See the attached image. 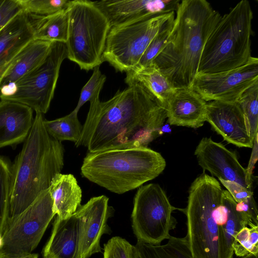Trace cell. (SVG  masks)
<instances>
[{"mask_svg":"<svg viewBox=\"0 0 258 258\" xmlns=\"http://www.w3.org/2000/svg\"><path fill=\"white\" fill-rule=\"evenodd\" d=\"M22 12L17 0H0V31Z\"/></svg>","mask_w":258,"mask_h":258,"instance_id":"e575fe53","label":"cell"},{"mask_svg":"<svg viewBox=\"0 0 258 258\" xmlns=\"http://www.w3.org/2000/svg\"><path fill=\"white\" fill-rule=\"evenodd\" d=\"M238 258H258V256L252 254H248L245 256L238 257Z\"/></svg>","mask_w":258,"mask_h":258,"instance_id":"f35d334b","label":"cell"},{"mask_svg":"<svg viewBox=\"0 0 258 258\" xmlns=\"http://www.w3.org/2000/svg\"><path fill=\"white\" fill-rule=\"evenodd\" d=\"M42 113L36 112L22 149L12 164L8 222L19 216L49 189L53 178L63 168V146L48 134Z\"/></svg>","mask_w":258,"mask_h":258,"instance_id":"277c9868","label":"cell"},{"mask_svg":"<svg viewBox=\"0 0 258 258\" xmlns=\"http://www.w3.org/2000/svg\"><path fill=\"white\" fill-rule=\"evenodd\" d=\"M38 254L37 253H31L29 255H27L25 256L18 257H13V258H38ZM0 258H5V257H0Z\"/></svg>","mask_w":258,"mask_h":258,"instance_id":"74e56055","label":"cell"},{"mask_svg":"<svg viewBox=\"0 0 258 258\" xmlns=\"http://www.w3.org/2000/svg\"><path fill=\"white\" fill-rule=\"evenodd\" d=\"M28 16L33 28V39L66 43L69 31L68 8L49 16Z\"/></svg>","mask_w":258,"mask_h":258,"instance_id":"cb8c5ba5","label":"cell"},{"mask_svg":"<svg viewBox=\"0 0 258 258\" xmlns=\"http://www.w3.org/2000/svg\"><path fill=\"white\" fill-rule=\"evenodd\" d=\"M207 102L192 89H175L166 107L170 125L198 128L206 121Z\"/></svg>","mask_w":258,"mask_h":258,"instance_id":"e0dca14e","label":"cell"},{"mask_svg":"<svg viewBox=\"0 0 258 258\" xmlns=\"http://www.w3.org/2000/svg\"><path fill=\"white\" fill-rule=\"evenodd\" d=\"M10 66L9 68H8L6 70H5V71L0 73V82H1V80L2 79V78H3V77L5 76V75L7 72V71H8V69L10 68Z\"/></svg>","mask_w":258,"mask_h":258,"instance_id":"ab89813d","label":"cell"},{"mask_svg":"<svg viewBox=\"0 0 258 258\" xmlns=\"http://www.w3.org/2000/svg\"><path fill=\"white\" fill-rule=\"evenodd\" d=\"M22 10L29 15L49 16L68 8V0H17Z\"/></svg>","mask_w":258,"mask_h":258,"instance_id":"f546056e","label":"cell"},{"mask_svg":"<svg viewBox=\"0 0 258 258\" xmlns=\"http://www.w3.org/2000/svg\"><path fill=\"white\" fill-rule=\"evenodd\" d=\"M49 191L53 211L59 218L70 217L81 205L82 190L72 174H58L53 178Z\"/></svg>","mask_w":258,"mask_h":258,"instance_id":"44dd1931","label":"cell"},{"mask_svg":"<svg viewBox=\"0 0 258 258\" xmlns=\"http://www.w3.org/2000/svg\"><path fill=\"white\" fill-rule=\"evenodd\" d=\"M219 180L236 203L244 201L253 196L252 190L248 189L237 182L222 179Z\"/></svg>","mask_w":258,"mask_h":258,"instance_id":"d590c367","label":"cell"},{"mask_svg":"<svg viewBox=\"0 0 258 258\" xmlns=\"http://www.w3.org/2000/svg\"><path fill=\"white\" fill-rule=\"evenodd\" d=\"M257 98L258 81L246 90L237 101L243 113L247 133L252 142L258 134Z\"/></svg>","mask_w":258,"mask_h":258,"instance_id":"4316f807","label":"cell"},{"mask_svg":"<svg viewBox=\"0 0 258 258\" xmlns=\"http://www.w3.org/2000/svg\"><path fill=\"white\" fill-rule=\"evenodd\" d=\"M173 23V22L156 35L148 45L138 64L134 69L145 68L153 64L154 59L167 42Z\"/></svg>","mask_w":258,"mask_h":258,"instance_id":"4dcf8cb0","label":"cell"},{"mask_svg":"<svg viewBox=\"0 0 258 258\" xmlns=\"http://www.w3.org/2000/svg\"><path fill=\"white\" fill-rule=\"evenodd\" d=\"M33 28L23 11L0 31V73L6 70L33 39Z\"/></svg>","mask_w":258,"mask_h":258,"instance_id":"d6986e66","label":"cell"},{"mask_svg":"<svg viewBox=\"0 0 258 258\" xmlns=\"http://www.w3.org/2000/svg\"><path fill=\"white\" fill-rule=\"evenodd\" d=\"M236 210L241 214L248 227L258 226V211L253 196L244 201L236 203Z\"/></svg>","mask_w":258,"mask_h":258,"instance_id":"836d02e7","label":"cell"},{"mask_svg":"<svg viewBox=\"0 0 258 258\" xmlns=\"http://www.w3.org/2000/svg\"><path fill=\"white\" fill-rule=\"evenodd\" d=\"M90 108L75 146L88 152L145 147L160 135L166 110L142 86L128 85L106 101L99 95L90 101Z\"/></svg>","mask_w":258,"mask_h":258,"instance_id":"6da1fadb","label":"cell"},{"mask_svg":"<svg viewBox=\"0 0 258 258\" xmlns=\"http://www.w3.org/2000/svg\"><path fill=\"white\" fill-rule=\"evenodd\" d=\"M124 81L127 85L139 84L165 108L175 90L166 77L154 64L126 72Z\"/></svg>","mask_w":258,"mask_h":258,"instance_id":"603a6c76","label":"cell"},{"mask_svg":"<svg viewBox=\"0 0 258 258\" xmlns=\"http://www.w3.org/2000/svg\"><path fill=\"white\" fill-rule=\"evenodd\" d=\"M177 209L158 184L139 187L134 197L131 215L132 226L137 241L158 245L168 239L170 231L177 224L172 215Z\"/></svg>","mask_w":258,"mask_h":258,"instance_id":"9c48e42d","label":"cell"},{"mask_svg":"<svg viewBox=\"0 0 258 258\" xmlns=\"http://www.w3.org/2000/svg\"><path fill=\"white\" fill-rule=\"evenodd\" d=\"M232 248L238 257L248 254L258 256V226L240 229L234 236Z\"/></svg>","mask_w":258,"mask_h":258,"instance_id":"f1b7e54d","label":"cell"},{"mask_svg":"<svg viewBox=\"0 0 258 258\" xmlns=\"http://www.w3.org/2000/svg\"><path fill=\"white\" fill-rule=\"evenodd\" d=\"M222 16L206 0H182L155 65L175 89L190 88L206 42Z\"/></svg>","mask_w":258,"mask_h":258,"instance_id":"3957f363","label":"cell"},{"mask_svg":"<svg viewBox=\"0 0 258 258\" xmlns=\"http://www.w3.org/2000/svg\"><path fill=\"white\" fill-rule=\"evenodd\" d=\"M182 211L193 258H233L234 236L247 224L236 202L215 177L204 172L194 181Z\"/></svg>","mask_w":258,"mask_h":258,"instance_id":"7a4b0ae2","label":"cell"},{"mask_svg":"<svg viewBox=\"0 0 258 258\" xmlns=\"http://www.w3.org/2000/svg\"><path fill=\"white\" fill-rule=\"evenodd\" d=\"M106 79V77L100 70V66L95 67L91 77L82 89L78 104L74 110L78 112L86 102L99 96Z\"/></svg>","mask_w":258,"mask_h":258,"instance_id":"1f68e13d","label":"cell"},{"mask_svg":"<svg viewBox=\"0 0 258 258\" xmlns=\"http://www.w3.org/2000/svg\"><path fill=\"white\" fill-rule=\"evenodd\" d=\"M252 19L247 0L241 1L221 17L204 46L198 74L224 72L248 62L252 57Z\"/></svg>","mask_w":258,"mask_h":258,"instance_id":"8992f818","label":"cell"},{"mask_svg":"<svg viewBox=\"0 0 258 258\" xmlns=\"http://www.w3.org/2000/svg\"><path fill=\"white\" fill-rule=\"evenodd\" d=\"M257 136L258 134L255 136L253 143L252 150L250 157L247 168H246V173L248 177L252 179V172L254 167V165L256 162L258 158V146H257Z\"/></svg>","mask_w":258,"mask_h":258,"instance_id":"8d00e7d4","label":"cell"},{"mask_svg":"<svg viewBox=\"0 0 258 258\" xmlns=\"http://www.w3.org/2000/svg\"><path fill=\"white\" fill-rule=\"evenodd\" d=\"M180 0H101L94 5L107 18L110 28L176 12Z\"/></svg>","mask_w":258,"mask_h":258,"instance_id":"9a60e30c","label":"cell"},{"mask_svg":"<svg viewBox=\"0 0 258 258\" xmlns=\"http://www.w3.org/2000/svg\"><path fill=\"white\" fill-rule=\"evenodd\" d=\"M12 186V164L0 156V235L6 227L9 214Z\"/></svg>","mask_w":258,"mask_h":258,"instance_id":"83f0119b","label":"cell"},{"mask_svg":"<svg viewBox=\"0 0 258 258\" xmlns=\"http://www.w3.org/2000/svg\"><path fill=\"white\" fill-rule=\"evenodd\" d=\"M166 161L148 147L88 152L81 167L82 176L111 192L122 194L158 176Z\"/></svg>","mask_w":258,"mask_h":258,"instance_id":"5b68a950","label":"cell"},{"mask_svg":"<svg viewBox=\"0 0 258 258\" xmlns=\"http://www.w3.org/2000/svg\"><path fill=\"white\" fill-rule=\"evenodd\" d=\"M135 258H193L185 237L170 236L164 244L155 245L137 241Z\"/></svg>","mask_w":258,"mask_h":258,"instance_id":"d4e9b609","label":"cell"},{"mask_svg":"<svg viewBox=\"0 0 258 258\" xmlns=\"http://www.w3.org/2000/svg\"><path fill=\"white\" fill-rule=\"evenodd\" d=\"M52 42L33 39L22 50L0 82V89L15 83L39 66L49 54Z\"/></svg>","mask_w":258,"mask_h":258,"instance_id":"7402d4cb","label":"cell"},{"mask_svg":"<svg viewBox=\"0 0 258 258\" xmlns=\"http://www.w3.org/2000/svg\"><path fill=\"white\" fill-rule=\"evenodd\" d=\"M55 215L49 188L24 212L8 222L3 234L0 257H18L32 253Z\"/></svg>","mask_w":258,"mask_h":258,"instance_id":"30bf717a","label":"cell"},{"mask_svg":"<svg viewBox=\"0 0 258 258\" xmlns=\"http://www.w3.org/2000/svg\"><path fill=\"white\" fill-rule=\"evenodd\" d=\"M258 81V59L234 69L213 74H197L190 88L206 101L237 102L242 93Z\"/></svg>","mask_w":258,"mask_h":258,"instance_id":"7c38bea8","label":"cell"},{"mask_svg":"<svg viewBox=\"0 0 258 258\" xmlns=\"http://www.w3.org/2000/svg\"><path fill=\"white\" fill-rule=\"evenodd\" d=\"M103 250V258H135L134 245L119 236L110 239Z\"/></svg>","mask_w":258,"mask_h":258,"instance_id":"d6a6232c","label":"cell"},{"mask_svg":"<svg viewBox=\"0 0 258 258\" xmlns=\"http://www.w3.org/2000/svg\"><path fill=\"white\" fill-rule=\"evenodd\" d=\"M66 58V43L53 42L44 61L14 83L16 91L13 95L1 100L18 102L36 112L46 113L54 96L61 64Z\"/></svg>","mask_w":258,"mask_h":258,"instance_id":"8fae6325","label":"cell"},{"mask_svg":"<svg viewBox=\"0 0 258 258\" xmlns=\"http://www.w3.org/2000/svg\"><path fill=\"white\" fill-rule=\"evenodd\" d=\"M113 213L104 195L93 197L78 208L75 213L78 221L76 258H89L101 251L100 239L103 234L111 233L107 222Z\"/></svg>","mask_w":258,"mask_h":258,"instance_id":"4fadbf2b","label":"cell"},{"mask_svg":"<svg viewBox=\"0 0 258 258\" xmlns=\"http://www.w3.org/2000/svg\"><path fill=\"white\" fill-rule=\"evenodd\" d=\"M175 12L110 28L102 61L108 62L117 71L125 73L138 64L153 38L172 23Z\"/></svg>","mask_w":258,"mask_h":258,"instance_id":"ba28073f","label":"cell"},{"mask_svg":"<svg viewBox=\"0 0 258 258\" xmlns=\"http://www.w3.org/2000/svg\"><path fill=\"white\" fill-rule=\"evenodd\" d=\"M206 121L229 143L252 148L243 113L237 102L212 101L207 104Z\"/></svg>","mask_w":258,"mask_h":258,"instance_id":"2e32d148","label":"cell"},{"mask_svg":"<svg viewBox=\"0 0 258 258\" xmlns=\"http://www.w3.org/2000/svg\"><path fill=\"white\" fill-rule=\"evenodd\" d=\"M33 109L21 103L0 101V148L24 142L33 125Z\"/></svg>","mask_w":258,"mask_h":258,"instance_id":"ac0fdd59","label":"cell"},{"mask_svg":"<svg viewBox=\"0 0 258 258\" xmlns=\"http://www.w3.org/2000/svg\"><path fill=\"white\" fill-rule=\"evenodd\" d=\"M78 112L75 110L70 114L54 120H44V125L48 134L59 142L70 141L77 143L83 129L78 117Z\"/></svg>","mask_w":258,"mask_h":258,"instance_id":"484cf974","label":"cell"},{"mask_svg":"<svg viewBox=\"0 0 258 258\" xmlns=\"http://www.w3.org/2000/svg\"><path fill=\"white\" fill-rule=\"evenodd\" d=\"M68 11V58L81 70L93 69L103 62L109 22L92 1H70Z\"/></svg>","mask_w":258,"mask_h":258,"instance_id":"52a82bcc","label":"cell"},{"mask_svg":"<svg viewBox=\"0 0 258 258\" xmlns=\"http://www.w3.org/2000/svg\"><path fill=\"white\" fill-rule=\"evenodd\" d=\"M78 237V221L75 213L67 219L56 216L42 250L43 258H76Z\"/></svg>","mask_w":258,"mask_h":258,"instance_id":"ffe728a7","label":"cell"},{"mask_svg":"<svg viewBox=\"0 0 258 258\" xmlns=\"http://www.w3.org/2000/svg\"><path fill=\"white\" fill-rule=\"evenodd\" d=\"M199 165L218 179L237 182L252 190V179L238 161L236 154L223 144L203 138L195 151Z\"/></svg>","mask_w":258,"mask_h":258,"instance_id":"5bb4252c","label":"cell"}]
</instances>
